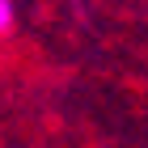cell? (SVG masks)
Masks as SVG:
<instances>
[{"mask_svg":"<svg viewBox=\"0 0 148 148\" xmlns=\"http://www.w3.org/2000/svg\"><path fill=\"white\" fill-rule=\"evenodd\" d=\"M13 30V0H0V34Z\"/></svg>","mask_w":148,"mask_h":148,"instance_id":"6da1fadb","label":"cell"}]
</instances>
